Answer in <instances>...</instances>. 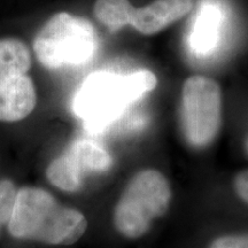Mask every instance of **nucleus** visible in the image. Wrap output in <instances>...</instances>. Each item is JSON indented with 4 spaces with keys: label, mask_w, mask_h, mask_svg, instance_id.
<instances>
[{
    "label": "nucleus",
    "mask_w": 248,
    "mask_h": 248,
    "mask_svg": "<svg viewBox=\"0 0 248 248\" xmlns=\"http://www.w3.org/2000/svg\"><path fill=\"white\" fill-rule=\"evenodd\" d=\"M156 85V76L150 70L128 75L97 71L77 90L71 107L90 131H99Z\"/></svg>",
    "instance_id": "1"
},
{
    "label": "nucleus",
    "mask_w": 248,
    "mask_h": 248,
    "mask_svg": "<svg viewBox=\"0 0 248 248\" xmlns=\"http://www.w3.org/2000/svg\"><path fill=\"white\" fill-rule=\"evenodd\" d=\"M86 228L88 221L82 213L62 207L48 192L33 187L18 192L8 222L13 237L52 245L74 244Z\"/></svg>",
    "instance_id": "2"
},
{
    "label": "nucleus",
    "mask_w": 248,
    "mask_h": 248,
    "mask_svg": "<svg viewBox=\"0 0 248 248\" xmlns=\"http://www.w3.org/2000/svg\"><path fill=\"white\" fill-rule=\"evenodd\" d=\"M172 188L159 170L145 169L126 185L114 210V224L123 237L137 239L146 234L155 219L168 212Z\"/></svg>",
    "instance_id": "3"
},
{
    "label": "nucleus",
    "mask_w": 248,
    "mask_h": 248,
    "mask_svg": "<svg viewBox=\"0 0 248 248\" xmlns=\"http://www.w3.org/2000/svg\"><path fill=\"white\" fill-rule=\"evenodd\" d=\"M97 48V35L84 17L60 12L48 18L33 40L36 57L43 67L58 69L83 66Z\"/></svg>",
    "instance_id": "4"
},
{
    "label": "nucleus",
    "mask_w": 248,
    "mask_h": 248,
    "mask_svg": "<svg viewBox=\"0 0 248 248\" xmlns=\"http://www.w3.org/2000/svg\"><path fill=\"white\" fill-rule=\"evenodd\" d=\"M223 124L222 90L215 79L190 76L182 86L179 126L186 144L206 150L218 138Z\"/></svg>",
    "instance_id": "5"
},
{
    "label": "nucleus",
    "mask_w": 248,
    "mask_h": 248,
    "mask_svg": "<svg viewBox=\"0 0 248 248\" xmlns=\"http://www.w3.org/2000/svg\"><path fill=\"white\" fill-rule=\"evenodd\" d=\"M27 45L15 38L0 39V121L26 119L35 109L37 95Z\"/></svg>",
    "instance_id": "6"
},
{
    "label": "nucleus",
    "mask_w": 248,
    "mask_h": 248,
    "mask_svg": "<svg viewBox=\"0 0 248 248\" xmlns=\"http://www.w3.org/2000/svg\"><path fill=\"white\" fill-rule=\"evenodd\" d=\"M193 4L194 0H154L145 7L135 8L129 0H97L93 13L110 30L130 24L142 35L151 36L181 20Z\"/></svg>",
    "instance_id": "7"
},
{
    "label": "nucleus",
    "mask_w": 248,
    "mask_h": 248,
    "mask_svg": "<svg viewBox=\"0 0 248 248\" xmlns=\"http://www.w3.org/2000/svg\"><path fill=\"white\" fill-rule=\"evenodd\" d=\"M111 157L104 148L90 140H77L48 166V181L63 191L79 190L83 176L110 167Z\"/></svg>",
    "instance_id": "8"
},
{
    "label": "nucleus",
    "mask_w": 248,
    "mask_h": 248,
    "mask_svg": "<svg viewBox=\"0 0 248 248\" xmlns=\"http://www.w3.org/2000/svg\"><path fill=\"white\" fill-rule=\"evenodd\" d=\"M222 13L216 6L206 5L201 8L191 33V45L198 53H208L218 40Z\"/></svg>",
    "instance_id": "9"
},
{
    "label": "nucleus",
    "mask_w": 248,
    "mask_h": 248,
    "mask_svg": "<svg viewBox=\"0 0 248 248\" xmlns=\"http://www.w3.org/2000/svg\"><path fill=\"white\" fill-rule=\"evenodd\" d=\"M16 190L13 183L9 181L0 182V229L8 224L16 200Z\"/></svg>",
    "instance_id": "10"
},
{
    "label": "nucleus",
    "mask_w": 248,
    "mask_h": 248,
    "mask_svg": "<svg viewBox=\"0 0 248 248\" xmlns=\"http://www.w3.org/2000/svg\"><path fill=\"white\" fill-rule=\"evenodd\" d=\"M208 248H248V233L221 235L214 239Z\"/></svg>",
    "instance_id": "11"
},
{
    "label": "nucleus",
    "mask_w": 248,
    "mask_h": 248,
    "mask_svg": "<svg viewBox=\"0 0 248 248\" xmlns=\"http://www.w3.org/2000/svg\"><path fill=\"white\" fill-rule=\"evenodd\" d=\"M233 190L238 198L248 204V169L241 170L234 176Z\"/></svg>",
    "instance_id": "12"
},
{
    "label": "nucleus",
    "mask_w": 248,
    "mask_h": 248,
    "mask_svg": "<svg viewBox=\"0 0 248 248\" xmlns=\"http://www.w3.org/2000/svg\"><path fill=\"white\" fill-rule=\"evenodd\" d=\"M245 151H246V153L248 155V136H247L246 140H245Z\"/></svg>",
    "instance_id": "13"
}]
</instances>
